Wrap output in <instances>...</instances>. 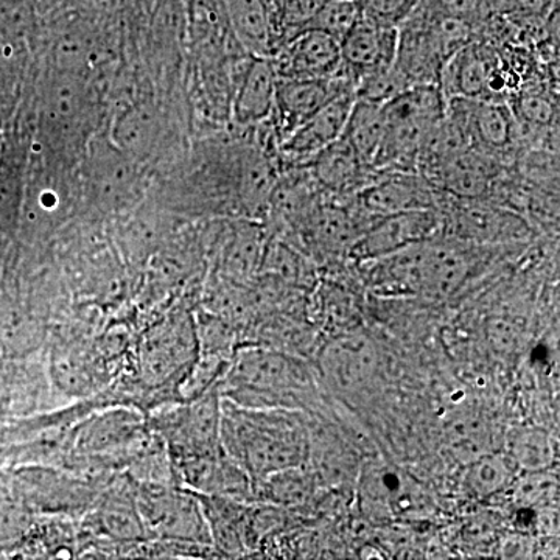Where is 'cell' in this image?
Returning a JSON list of instances; mask_svg holds the SVG:
<instances>
[{"label":"cell","mask_w":560,"mask_h":560,"mask_svg":"<svg viewBox=\"0 0 560 560\" xmlns=\"http://www.w3.org/2000/svg\"><path fill=\"white\" fill-rule=\"evenodd\" d=\"M220 438L223 451L253 481L307 466L311 422L304 411L243 407L221 400Z\"/></svg>","instance_id":"1"},{"label":"cell","mask_w":560,"mask_h":560,"mask_svg":"<svg viewBox=\"0 0 560 560\" xmlns=\"http://www.w3.org/2000/svg\"><path fill=\"white\" fill-rule=\"evenodd\" d=\"M224 399L256 408L308 411L318 400L311 368L279 349H245L224 371Z\"/></svg>","instance_id":"2"},{"label":"cell","mask_w":560,"mask_h":560,"mask_svg":"<svg viewBox=\"0 0 560 560\" xmlns=\"http://www.w3.org/2000/svg\"><path fill=\"white\" fill-rule=\"evenodd\" d=\"M447 101L436 83L412 84L383 105L385 136L372 168L375 172H416L420 147L431 128L445 116Z\"/></svg>","instance_id":"3"},{"label":"cell","mask_w":560,"mask_h":560,"mask_svg":"<svg viewBox=\"0 0 560 560\" xmlns=\"http://www.w3.org/2000/svg\"><path fill=\"white\" fill-rule=\"evenodd\" d=\"M219 390L209 388L176 410L156 418V431L180 459L198 458L223 451L220 438Z\"/></svg>","instance_id":"4"},{"label":"cell","mask_w":560,"mask_h":560,"mask_svg":"<svg viewBox=\"0 0 560 560\" xmlns=\"http://www.w3.org/2000/svg\"><path fill=\"white\" fill-rule=\"evenodd\" d=\"M316 366L320 381L334 393L353 396L377 374V346L364 331H340L320 348Z\"/></svg>","instance_id":"5"},{"label":"cell","mask_w":560,"mask_h":560,"mask_svg":"<svg viewBox=\"0 0 560 560\" xmlns=\"http://www.w3.org/2000/svg\"><path fill=\"white\" fill-rule=\"evenodd\" d=\"M442 228L444 220L438 208L407 210L382 217L357 238L349 256L360 264L382 259L412 245L441 237Z\"/></svg>","instance_id":"6"},{"label":"cell","mask_w":560,"mask_h":560,"mask_svg":"<svg viewBox=\"0 0 560 560\" xmlns=\"http://www.w3.org/2000/svg\"><path fill=\"white\" fill-rule=\"evenodd\" d=\"M438 191L419 173L378 172L350 201L370 223L407 210L438 208ZM370 224V226H371Z\"/></svg>","instance_id":"7"},{"label":"cell","mask_w":560,"mask_h":560,"mask_svg":"<svg viewBox=\"0 0 560 560\" xmlns=\"http://www.w3.org/2000/svg\"><path fill=\"white\" fill-rule=\"evenodd\" d=\"M452 215L444 217V228L453 241L470 245H500L526 241L529 224L518 213L480 200L460 201Z\"/></svg>","instance_id":"8"},{"label":"cell","mask_w":560,"mask_h":560,"mask_svg":"<svg viewBox=\"0 0 560 560\" xmlns=\"http://www.w3.org/2000/svg\"><path fill=\"white\" fill-rule=\"evenodd\" d=\"M140 512L161 536L197 544L212 541L200 500L191 493L156 490L140 501Z\"/></svg>","instance_id":"9"},{"label":"cell","mask_w":560,"mask_h":560,"mask_svg":"<svg viewBox=\"0 0 560 560\" xmlns=\"http://www.w3.org/2000/svg\"><path fill=\"white\" fill-rule=\"evenodd\" d=\"M397 46L399 28L385 27L361 13L357 24L340 40L342 65L355 86L363 77L393 66Z\"/></svg>","instance_id":"10"},{"label":"cell","mask_w":560,"mask_h":560,"mask_svg":"<svg viewBox=\"0 0 560 560\" xmlns=\"http://www.w3.org/2000/svg\"><path fill=\"white\" fill-rule=\"evenodd\" d=\"M305 165L320 190L335 198L357 194L378 173L364 164L345 136L320 150Z\"/></svg>","instance_id":"11"},{"label":"cell","mask_w":560,"mask_h":560,"mask_svg":"<svg viewBox=\"0 0 560 560\" xmlns=\"http://www.w3.org/2000/svg\"><path fill=\"white\" fill-rule=\"evenodd\" d=\"M282 69L283 79H329L348 73L342 65L340 40L315 28H304L294 36Z\"/></svg>","instance_id":"12"},{"label":"cell","mask_w":560,"mask_h":560,"mask_svg":"<svg viewBox=\"0 0 560 560\" xmlns=\"http://www.w3.org/2000/svg\"><path fill=\"white\" fill-rule=\"evenodd\" d=\"M495 72L492 55L480 44H466L442 65L436 84L445 101L455 97L489 98Z\"/></svg>","instance_id":"13"},{"label":"cell","mask_w":560,"mask_h":560,"mask_svg":"<svg viewBox=\"0 0 560 560\" xmlns=\"http://www.w3.org/2000/svg\"><path fill=\"white\" fill-rule=\"evenodd\" d=\"M355 102V91H345L340 95L316 110L300 127L290 132L287 140V153L307 164L320 150L340 139L349 119L350 109Z\"/></svg>","instance_id":"14"},{"label":"cell","mask_w":560,"mask_h":560,"mask_svg":"<svg viewBox=\"0 0 560 560\" xmlns=\"http://www.w3.org/2000/svg\"><path fill=\"white\" fill-rule=\"evenodd\" d=\"M350 90L355 91V81L348 73L329 79H283L278 83L276 101L291 132L341 92Z\"/></svg>","instance_id":"15"},{"label":"cell","mask_w":560,"mask_h":560,"mask_svg":"<svg viewBox=\"0 0 560 560\" xmlns=\"http://www.w3.org/2000/svg\"><path fill=\"white\" fill-rule=\"evenodd\" d=\"M493 180L489 154L478 149L463 151L448 161L430 180L431 186L455 200H481Z\"/></svg>","instance_id":"16"},{"label":"cell","mask_w":560,"mask_h":560,"mask_svg":"<svg viewBox=\"0 0 560 560\" xmlns=\"http://www.w3.org/2000/svg\"><path fill=\"white\" fill-rule=\"evenodd\" d=\"M278 79L270 61L256 60L250 65L248 72L238 92L235 102V116L242 124H250L267 117L276 102Z\"/></svg>","instance_id":"17"},{"label":"cell","mask_w":560,"mask_h":560,"mask_svg":"<svg viewBox=\"0 0 560 560\" xmlns=\"http://www.w3.org/2000/svg\"><path fill=\"white\" fill-rule=\"evenodd\" d=\"M386 120L383 105L355 98L342 136L349 140L364 164H374L385 136Z\"/></svg>","instance_id":"18"},{"label":"cell","mask_w":560,"mask_h":560,"mask_svg":"<svg viewBox=\"0 0 560 560\" xmlns=\"http://www.w3.org/2000/svg\"><path fill=\"white\" fill-rule=\"evenodd\" d=\"M316 488L318 480L304 466L271 475L254 488V495L278 506H300L307 503Z\"/></svg>","instance_id":"19"},{"label":"cell","mask_w":560,"mask_h":560,"mask_svg":"<svg viewBox=\"0 0 560 560\" xmlns=\"http://www.w3.org/2000/svg\"><path fill=\"white\" fill-rule=\"evenodd\" d=\"M514 478V460L503 455H480L466 471V486L478 499L506 489Z\"/></svg>","instance_id":"20"},{"label":"cell","mask_w":560,"mask_h":560,"mask_svg":"<svg viewBox=\"0 0 560 560\" xmlns=\"http://www.w3.org/2000/svg\"><path fill=\"white\" fill-rule=\"evenodd\" d=\"M226 9L243 43L253 49H267L270 43V24L264 0H226Z\"/></svg>","instance_id":"21"},{"label":"cell","mask_w":560,"mask_h":560,"mask_svg":"<svg viewBox=\"0 0 560 560\" xmlns=\"http://www.w3.org/2000/svg\"><path fill=\"white\" fill-rule=\"evenodd\" d=\"M412 86L410 79L405 75L404 70L394 62L389 68L377 70L363 77L357 83L355 98L359 101L385 105Z\"/></svg>","instance_id":"22"},{"label":"cell","mask_w":560,"mask_h":560,"mask_svg":"<svg viewBox=\"0 0 560 560\" xmlns=\"http://www.w3.org/2000/svg\"><path fill=\"white\" fill-rule=\"evenodd\" d=\"M361 18L360 0H324L311 24L305 28L327 33L341 40Z\"/></svg>","instance_id":"23"},{"label":"cell","mask_w":560,"mask_h":560,"mask_svg":"<svg viewBox=\"0 0 560 560\" xmlns=\"http://www.w3.org/2000/svg\"><path fill=\"white\" fill-rule=\"evenodd\" d=\"M361 13L385 27L400 28L416 9L420 0H360Z\"/></svg>","instance_id":"24"},{"label":"cell","mask_w":560,"mask_h":560,"mask_svg":"<svg viewBox=\"0 0 560 560\" xmlns=\"http://www.w3.org/2000/svg\"><path fill=\"white\" fill-rule=\"evenodd\" d=\"M512 453H514L512 460L515 466H521L523 469H537L550 460L547 438L537 431H526L515 436V441L512 442Z\"/></svg>","instance_id":"25"},{"label":"cell","mask_w":560,"mask_h":560,"mask_svg":"<svg viewBox=\"0 0 560 560\" xmlns=\"http://www.w3.org/2000/svg\"><path fill=\"white\" fill-rule=\"evenodd\" d=\"M512 113H514V116L521 117L526 124L541 128L551 124L555 108L541 95L525 94L518 98L517 109L512 110Z\"/></svg>","instance_id":"26"},{"label":"cell","mask_w":560,"mask_h":560,"mask_svg":"<svg viewBox=\"0 0 560 560\" xmlns=\"http://www.w3.org/2000/svg\"><path fill=\"white\" fill-rule=\"evenodd\" d=\"M438 9L447 16L469 22L477 20L488 0H434Z\"/></svg>","instance_id":"27"},{"label":"cell","mask_w":560,"mask_h":560,"mask_svg":"<svg viewBox=\"0 0 560 560\" xmlns=\"http://www.w3.org/2000/svg\"><path fill=\"white\" fill-rule=\"evenodd\" d=\"M555 0H495L500 10L525 18H541L551 10Z\"/></svg>","instance_id":"28"}]
</instances>
